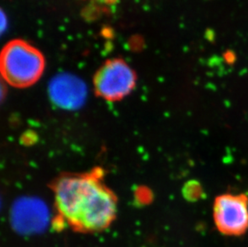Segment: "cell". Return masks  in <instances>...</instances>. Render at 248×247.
<instances>
[{
  "instance_id": "6da1fadb",
  "label": "cell",
  "mask_w": 248,
  "mask_h": 247,
  "mask_svg": "<svg viewBox=\"0 0 248 247\" xmlns=\"http://www.w3.org/2000/svg\"><path fill=\"white\" fill-rule=\"evenodd\" d=\"M60 215L73 228L81 232H97L107 228L116 215L112 193L93 176H68L55 188Z\"/></svg>"
},
{
  "instance_id": "7a4b0ae2",
  "label": "cell",
  "mask_w": 248,
  "mask_h": 247,
  "mask_svg": "<svg viewBox=\"0 0 248 247\" xmlns=\"http://www.w3.org/2000/svg\"><path fill=\"white\" fill-rule=\"evenodd\" d=\"M45 68L42 52L24 40H11L1 51V73L12 86L25 88L32 85L40 79Z\"/></svg>"
},
{
  "instance_id": "3957f363",
  "label": "cell",
  "mask_w": 248,
  "mask_h": 247,
  "mask_svg": "<svg viewBox=\"0 0 248 247\" xmlns=\"http://www.w3.org/2000/svg\"><path fill=\"white\" fill-rule=\"evenodd\" d=\"M136 84V74L122 59L108 60L94 77V87L99 96L109 101L129 95Z\"/></svg>"
},
{
  "instance_id": "277c9868",
  "label": "cell",
  "mask_w": 248,
  "mask_h": 247,
  "mask_svg": "<svg viewBox=\"0 0 248 247\" xmlns=\"http://www.w3.org/2000/svg\"><path fill=\"white\" fill-rule=\"evenodd\" d=\"M214 220L218 231L227 236H240L248 230L246 194H222L214 204Z\"/></svg>"
},
{
  "instance_id": "5b68a950",
  "label": "cell",
  "mask_w": 248,
  "mask_h": 247,
  "mask_svg": "<svg viewBox=\"0 0 248 247\" xmlns=\"http://www.w3.org/2000/svg\"><path fill=\"white\" fill-rule=\"evenodd\" d=\"M48 94L52 103L66 110H76L82 106L87 96V88L82 79L74 75H57L51 80Z\"/></svg>"
},
{
  "instance_id": "8992f818",
  "label": "cell",
  "mask_w": 248,
  "mask_h": 247,
  "mask_svg": "<svg viewBox=\"0 0 248 247\" xmlns=\"http://www.w3.org/2000/svg\"><path fill=\"white\" fill-rule=\"evenodd\" d=\"M11 216L16 228L24 232H32L46 226L49 220V210L39 198L24 197L15 201Z\"/></svg>"
},
{
  "instance_id": "52a82bcc",
  "label": "cell",
  "mask_w": 248,
  "mask_h": 247,
  "mask_svg": "<svg viewBox=\"0 0 248 247\" xmlns=\"http://www.w3.org/2000/svg\"><path fill=\"white\" fill-rule=\"evenodd\" d=\"M96 1L106 3V4H112V3H116L118 0H96Z\"/></svg>"
}]
</instances>
